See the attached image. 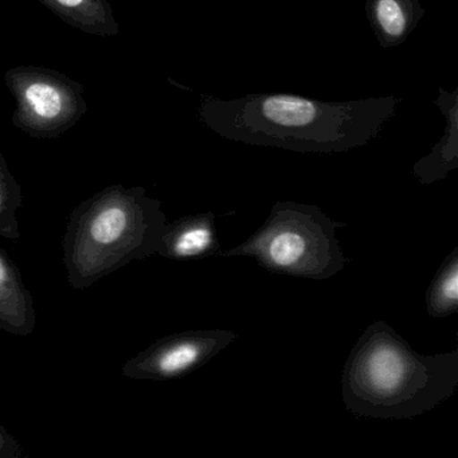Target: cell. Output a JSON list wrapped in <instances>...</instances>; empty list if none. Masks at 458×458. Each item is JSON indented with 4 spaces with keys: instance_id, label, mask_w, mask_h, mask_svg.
<instances>
[{
    "instance_id": "6da1fadb",
    "label": "cell",
    "mask_w": 458,
    "mask_h": 458,
    "mask_svg": "<svg viewBox=\"0 0 458 458\" xmlns=\"http://www.w3.org/2000/svg\"><path fill=\"white\" fill-rule=\"evenodd\" d=\"M401 101L394 96L328 103L291 93L234 100L203 95L199 119L227 140L301 154H339L374 140Z\"/></svg>"
},
{
    "instance_id": "7a4b0ae2",
    "label": "cell",
    "mask_w": 458,
    "mask_h": 458,
    "mask_svg": "<svg viewBox=\"0 0 458 458\" xmlns=\"http://www.w3.org/2000/svg\"><path fill=\"white\" fill-rule=\"evenodd\" d=\"M458 350L422 355L383 320L369 324L342 375L348 412L372 420H410L454 395Z\"/></svg>"
},
{
    "instance_id": "3957f363",
    "label": "cell",
    "mask_w": 458,
    "mask_h": 458,
    "mask_svg": "<svg viewBox=\"0 0 458 458\" xmlns=\"http://www.w3.org/2000/svg\"><path fill=\"white\" fill-rule=\"evenodd\" d=\"M162 202L141 186L112 184L80 203L64 237L69 285L84 291L132 261L157 254L167 226Z\"/></svg>"
},
{
    "instance_id": "277c9868",
    "label": "cell",
    "mask_w": 458,
    "mask_h": 458,
    "mask_svg": "<svg viewBox=\"0 0 458 458\" xmlns=\"http://www.w3.org/2000/svg\"><path fill=\"white\" fill-rule=\"evenodd\" d=\"M345 226V222L334 221L318 206L278 200L248 240L216 256L250 257L276 275L328 280L348 262L336 237L337 229Z\"/></svg>"
},
{
    "instance_id": "5b68a950",
    "label": "cell",
    "mask_w": 458,
    "mask_h": 458,
    "mask_svg": "<svg viewBox=\"0 0 458 458\" xmlns=\"http://www.w3.org/2000/svg\"><path fill=\"white\" fill-rule=\"evenodd\" d=\"M4 84L15 100L13 125L30 138H60L88 112L84 85L55 69L15 66L4 74Z\"/></svg>"
},
{
    "instance_id": "8992f818",
    "label": "cell",
    "mask_w": 458,
    "mask_h": 458,
    "mask_svg": "<svg viewBox=\"0 0 458 458\" xmlns=\"http://www.w3.org/2000/svg\"><path fill=\"white\" fill-rule=\"evenodd\" d=\"M233 329H190L157 340L123 366L133 380L181 379L211 361L237 340Z\"/></svg>"
},
{
    "instance_id": "52a82bcc",
    "label": "cell",
    "mask_w": 458,
    "mask_h": 458,
    "mask_svg": "<svg viewBox=\"0 0 458 458\" xmlns=\"http://www.w3.org/2000/svg\"><path fill=\"white\" fill-rule=\"evenodd\" d=\"M219 246L216 214L206 211L167 224L157 256L173 261H198L216 256Z\"/></svg>"
},
{
    "instance_id": "ba28073f",
    "label": "cell",
    "mask_w": 458,
    "mask_h": 458,
    "mask_svg": "<svg viewBox=\"0 0 458 458\" xmlns=\"http://www.w3.org/2000/svg\"><path fill=\"white\" fill-rule=\"evenodd\" d=\"M434 104L446 119V128L430 154L420 157L412 167V174L422 186L442 181L458 168V88L453 92L438 88Z\"/></svg>"
},
{
    "instance_id": "9c48e42d",
    "label": "cell",
    "mask_w": 458,
    "mask_h": 458,
    "mask_svg": "<svg viewBox=\"0 0 458 458\" xmlns=\"http://www.w3.org/2000/svg\"><path fill=\"white\" fill-rule=\"evenodd\" d=\"M36 324L33 296L15 262L0 248V329L28 336L33 334Z\"/></svg>"
},
{
    "instance_id": "30bf717a",
    "label": "cell",
    "mask_w": 458,
    "mask_h": 458,
    "mask_svg": "<svg viewBox=\"0 0 458 458\" xmlns=\"http://www.w3.org/2000/svg\"><path fill=\"white\" fill-rule=\"evenodd\" d=\"M420 0H366V15L383 49L401 47L425 17Z\"/></svg>"
},
{
    "instance_id": "8fae6325",
    "label": "cell",
    "mask_w": 458,
    "mask_h": 458,
    "mask_svg": "<svg viewBox=\"0 0 458 458\" xmlns=\"http://www.w3.org/2000/svg\"><path fill=\"white\" fill-rule=\"evenodd\" d=\"M64 23L89 34L111 38L120 33V25L108 0H38Z\"/></svg>"
},
{
    "instance_id": "7c38bea8",
    "label": "cell",
    "mask_w": 458,
    "mask_h": 458,
    "mask_svg": "<svg viewBox=\"0 0 458 458\" xmlns=\"http://www.w3.org/2000/svg\"><path fill=\"white\" fill-rule=\"evenodd\" d=\"M458 310V246L439 267L426 292V313L431 318H446Z\"/></svg>"
},
{
    "instance_id": "4fadbf2b",
    "label": "cell",
    "mask_w": 458,
    "mask_h": 458,
    "mask_svg": "<svg viewBox=\"0 0 458 458\" xmlns=\"http://www.w3.org/2000/svg\"><path fill=\"white\" fill-rule=\"evenodd\" d=\"M22 205V187L10 171L6 157L0 149V237L20 240L17 213Z\"/></svg>"
},
{
    "instance_id": "5bb4252c",
    "label": "cell",
    "mask_w": 458,
    "mask_h": 458,
    "mask_svg": "<svg viewBox=\"0 0 458 458\" xmlns=\"http://www.w3.org/2000/svg\"><path fill=\"white\" fill-rule=\"evenodd\" d=\"M22 454V445L0 423V458H21Z\"/></svg>"
}]
</instances>
